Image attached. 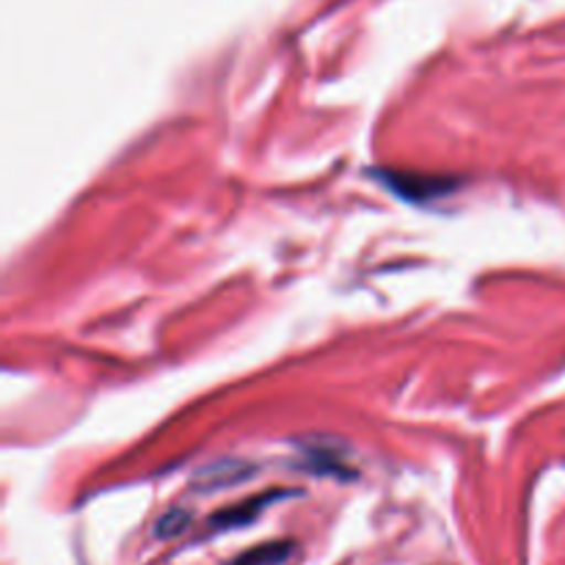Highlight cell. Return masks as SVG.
I'll list each match as a JSON object with an SVG mask.
<instances>
[{"label": "cell", "instance_id": "cell-3", "mask_svg": "<svg viewBox=\"0 0 565 565\" xmlns=\"http://www.w3.org/2000/svg\"><path fill=\"white\" fill-rule=\"evenodd\" d=\"M287 555H290V546L287 544H268V546H259V550L248 552V555L237 557L232 565H276V563L285 561Z\"/></svg>", "mask_w": 565, "mask_h": 565}, {"label": "cell", "instance_id": "cell-1", "mask_svg": "<svg viewBox=\"0 0 565 565\" xmlns=\"http://www.w3.org/2000/svg\"><path fill=\"white\" fill-rule=\"evenodd\" d=\"M248 469L235 461H221L218 467H210L207 472L199 475L196 483L202 480V489H218V486H235L237 480L246 478Z\"/></svg>", "mask_w": 565, "mask_h": 565}, {"label": "cell", "instance_id": "cell-2", "mask_svg": "<svg viewBox=\"0 0 565 565\" xmlns=\"http://www.w3.org/2000/svg\"><path fill=\"white\" fill-rule=\"evenodd\" d=\"M263 502H268V497H259V500H252L248 505L237 508V511H226V513H218V516L213 519V527H241V524L252 522L254 516H257L259 511H263Z\"/></svg>", "mask_w": 565, "mask_h": 565}, {"label": "cell", "instance_id": "cell-4", "mask_svg": "<svg viewBox=\"0 0 565 565\" xmlns=\"http://www.w3.org/2000/svg\"><path fill=\"white\" fill-rule=\"evenodd\" d=\"M185 524H188L185 513L174 511V513H169V516L160 519L158 535H177V533H182V530H185Z\"/></svg>", "mask_w": 565, "mask_h": 565}]
</instances>
